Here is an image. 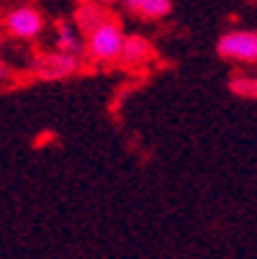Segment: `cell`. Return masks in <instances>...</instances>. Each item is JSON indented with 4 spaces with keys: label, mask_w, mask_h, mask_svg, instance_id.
<instances>
[{
    "label": "cell",
    "mask_w": 257,
    "mask_h": 259,
    "mask_svg": "<svg viewBox=\"0 0 257 259\" xmlns=\"http://www.w3.org/2000/svg\"><path fill=\"white\" fill-rule=\"evenodd\" d=\"M124 41H126V33H124L121 23L111 16L100 26H95L90 33H85V52H88V57L93 62L111 64V62L121 59Z\"/></svg>",
    "instance_id": "cell-1"
},
{
    "label": "cell",
    "mask_w": 257,
    "mask_h": 259,
    "mask_svg": "<svg viewBox=\"0 0 257 259\" xmlns=\"http://www.w3.org/2000/svg\"><path fill=\"white\" fill-rule=\"evenodd\" d=\"M80 54H67V52H49V54H42L36 57L33 62V75L39 80H47V82H54V80H64V77H72L75 72H80Z\"/></svg>",
    "instance_id": "cell-2"
},
{
    "label": "cell",
    "mask_w": 257,
    "mask_h": 259,
    "mask_svg": "<svg viewBox=\"0 0 257 259\" xmlns=\"http://www.w3.org/2000/svg\"><path fill=\"white\" fill-rule=\"evenodd\" d=\"M3 28H6L8 36H13V39L31 41L44 31V16L31 6H18V8H11L3 16Z\"/></svg>",
    "instance_id": "cell-3"
},
{
    "label": "cell",
    "mask_w": 257,
    "mask_h": 259,
    "mask_svg": "<svg viewBox=\"0 0 257 259\" xmlns=\"http://www.w3.org/2000/svg\"><path fill=\"white\" fill-rule=\"evenodd\" d=\"M216 52L224 59L257 64V31H227L218 39Z\"/></svg>",
    "instance_id": "cell-4"
},
{
    "label": "cell",
    "mask_w": 257,
    "mask_h": 259,
    "mask_svg": "<svg viewBox=\"0 0 257 259\" xmlns=\"http://www.w3.org/2000/svg\"><path fill=\"white\" fill-rule=\"evenodd\" d=\"M152 57H155V47L144 36H126L119 62H124L126 67H144Z\"/></svg>",
    "instance_id": "cell-5"
},
{
    "label": "cell",
    "mask_w": 257,
    "mask_h": 259,
    "mask_svg": "<svg viewBox=\"0 0 257 259\" xmlns=\"http://www.w3.org/2000/svg\"><path fill=\"white\" fill-rule=\"evenodd\" d=\"M108 18H111V13H108V8H103L100 3H83V6L78 8V16H75L78 28H80L83 33H90L95 26H100V23L108 21Z\"/></svg>",
    "instance_id": "cell-6"
},
{
    "label": "cell",
    "mask_w": 257,
    "mask_h": 259,
    "mask_svg": "<svg viewBox=\"0 0 257 259\" xmlns=\"http://www.w3.org/2000/svg\"><path fill=\"white\" fill-rule=\"evenodd\" d=\"M124 6L141 18H165L172 11L170 0H124Z\"/></svg>",
    "instance_id": "cell-7"
},
{
    "label": "cell",
    "mask_w": 257,
    "mask_h": 259,
    "mask_svg": "<svg viewBox=\"0 0 257 259\" xmlns=\"http://www.w3.org/2000/svg\"><path fill=\"white\" fill-rule=\"evenodd\" d=\"M54 49L67 52V54H83V39H80V33L72 28V26H59L57 28Z\"/></svg>",
    "instance_id": "cell-8"
},
{
    "label": "cell",
    "mask_w": 257,
    "mask_h": 259,
    "mask_svg": "<svg viewBox=\"0 0 257 259\" xmlns=\"http://www.w3.org/2000/svg\"><path fill=\"white\" fill-rule=\"evenodd\" d=\"M229 88H232V93H237L242 98L257 100V77H234Z\"/></svg>",
    "instance_id": "cell-9"
},
{
    "label": "cell",
    "mask_w": 257,
    "mask_h": 259,
    "mask_svg": "<svg viewBox=\"0 0 257 259\" xmlns=\"http://www.w3.org/2000/svg\"><path fill=\"white\" fill-rule=\"evenodd\" d=\"M8 77H11V67H8L3 59H0V82H6Z\"/></svg>",
    "instance_id": "cell-10"
}]
</instances>
